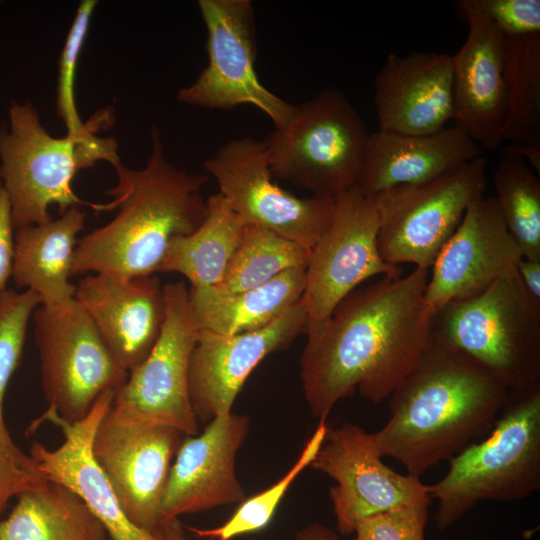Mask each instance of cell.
Returning a JSON list of instances; mask_svg holds the SVG:
<instances>
[{
    "label": "cell",
    "instance_id": "4dcf8cb0",
    "mask_svg": "<svg viewBox=\"0 0 540 540\" xmlns=\"http://www.w3.org/2000/svg\"><path fill=\"white\" fill-rule=\"evenodd\" d=\"M327 428L325 421H319L315 433L287 473L268 489L246 498L223 525L212 529L192 528L191 530L201 537L231 540L234 537L264 529L272 520L290 485L311 464L324 440Z\"/></svg>",
    "mask_w": 540,
    "mask_h": 540
},
{
    "label": "cell",
    "instance_id": "5bb4252c",
    "mask_svg": "<svg viewBox=\"0 0 540 540\" xmlns=\"http://www.w3.org/2000/svg\"><path fill=\"white\" fill-rule=\"evenodd\" d=\"M310 465L335 481L329 497L337 530L344 536L354 533L368 517L429 496L420 478L389 468L373 433L357 424L344 422L327 428Z\"/></svg>",
    "mask_w": 540,
    "mask_h": 540
},
{
    "label": "cell",
    "instance_id": "ba28073f",
    "mask_svg": "<svg viewBox=\"0 0 540 540\" xmlns=\"http://www.w3.org/2000/svg\"><path fill=\"white\" fill-rule=\"evenodd\" d=\"M163 294L160 336L146 359L129 372L106 416L126 425L164 426L194 436L198 421L190 404L188 372L200 328L184 282L163 285Z\"/></svg>",
    "mask_w": 540,
    "mask_h": 540
},
{
    "label": "cell",
    "instance_id": "8fae6325",
    "mask_svg": "<svg viewBox=\"0 0 540 540\" xmlns=\"http://www.w3.org/2000/svg\"><path fill=\"white\" fill-rule=\"evenodd\" d=\"M207 31L208 64L196 80L177 92L186 105L231 110L249 104L266 114L275 129L287 125L296 111L258 79L255 12L250 0H199Z\"/></svg>",
    "mask_w": 540,
    "mask_h": 540
},
{
    "label": "cell",
    "instance_id": "f35d334b",
    "mask_svg": "<svg viewBox=\"0 0 540 540\" xmlns=\"http://www.w3.org/2000/svg\"><path fill=\"white\" fill-rule=\"evenodd\" d=\"M160 530L163 540H188L178 518L163 520Z\"/></svg>",
    "mask_w": 540,
    "mask_h": 540
},
{
    "label": "cell",
    "instance_id": "3957f363",
    "mask_svg": "<svg viewBox=\"0 0 540 540\" xmlns=\"http://www.w3.org/2000/svg\"><path fill=\"white\" fill-rule=\"evenodd\" d=\"M151 153L141 169L114 166L116 185L106 193L118 213L77 241L71 277L89 272L138 277L159 272L170 240L192 233L207 206L201 194L209 177L172 165L153 127Z\"/></svg>",
    "mask_w": 540,
    "mask_h": 540
},
{
    "label": "cell",
    "instance_id": "4fadbf2b",
    "mask_svg": "<svg viewBox=\"0 0 540 540\" xmlns=\"http://www.w3.org/2000/svg\"><path fill=\"white\" fill-rule=\"evenodd\" d=\"M379 225L374 196L353 187L335 197L330 223L309 253L302 296L308 317L306 330L326 320L365 280L402 276L401 267L386 263L379 253Z\"/></svg>",
    "mask_w": 540,
    "mask_h": 540
},
{
    "label": "cell",
    "instance_id": "484cf974",
    "mask_svg": "<svg viewBox=\"0 0 540 540\" xmlns=\"http://www.w3.org/2000/svg\"><path fill=\"white\" fill-rule=\"evenodd\" d=\"M206 206V216L197 229L170 240L159 269L183 275L194 288L221 282L247 225L220 193L211 195Z\"/></svg>",
    "mask_w": 540,
    "mask_h": 540
},
{
    "label": "cell",
    "instance_id": "f546056e",
    "mask_svg": "<svg viewBox=\"0 0 540 540\" xmlns=\"http://www.w3.org/2000/svg\"><path fill=\"white\" fill-rule=\"evenodd\" d=\"M310 250L268 229L246 225L221 282L223 293L240 292L267 283L292 268H307Z\"/></svg>",
    "mask_w": 540,
    "mask_h": 540
},
{
    "label": "cell",
    "instance_id": "44dd1931",
    "mask_svg": "<svg viewBox=\"0 0 540 540\" xmlns=\"http://www.w3.org/2000/svg\"><path fill=\"white\" fill-rule=\"evenodd\" d=\"M85 311L116 364L128 373L157 342L165 320L163 286L154 275L95 273L76 285Z\"/></svg>",
    "mask_w": 540,
    "mask_h": 540
},
{
    "label": "cell",
    "instance_id": "d6a6232c",
    "mask_svg": "<svg viewBox=\"0 0 540 540\" xmlns=\"http://www.w3.org/2000/svg\"><path fill=\"white\" fill-rule=\"evenodd\" d=\"M425 496L368 517L355 528V540H425L428 510Z\"/></svg>",
    "mask_w": 540,
    "mask_h": 540
},
{
    "label": "cell",
    "instance_id": "7c38bea8",
    "mask_svg": "<svg viewBox=\"0 0 540 540\" xmlns=\"http://www.w3.org/2000/svg\"><path fill=\"white\" fill-rule=\"evenodd\" d=\"M204 168L247 225L263 227L310 250L330 223L335 198H300L279 187L272 179L263 140L232 139L204 162Z\"/></svg>",
    "mask_w": 540,
    "mask_h": 540
},
{
    "label": "cell",
    "instance_id": "e0dca14e",
    "mask_svg": "<svg viewBox=\"0 0 540 540\" xmlns=\"http://www.w3.org/2000/svg\"><path fill=\"white\" fill-rule=\"evenodd\" d=\"M307 321L306 306L301 299L259 330L235 335L200 330L188 372V394L198 423H208L231 412L254 368L267 355L287 348L305 333Z\"/></svg>",
    "mask_w": 540,
    "mask_h": 540
},
{
    "label": "cell",
    "instance_id": "2e32d148",
    "mask_svg": "<svg viewBox=\"0 0 540 540\" xmlns=\"http://www.w3.org/2000/svg\"><path fill=\"white\" fill-rule=\"evenodd\" d=\"M522 258L494 196L476 200L431 266L424 292L428 312L434 315L444 305L479 295L516 274Z\"/></svg>",
    "mask_w": 540,
    "mask_h": 540
},
{
    "label": "cell",
    "instance_id": "9c48e42d",
    "mask_svg": "<svg viewBox=\"0 0 540 540\" xmlns=\"http://www.w3.org/2000/svg\"><path fill=\"white\" fill-rule=\"evenodd\" d=\"M487 158L481 155L437 178L374 195L383 260L430 269L468 207L484 196Z\"/></svg>",
    "mask_w": 540,
    "mask_h": 540
},
{
    "label": "cell",
    "instance_id": "d4e9b609",
    "mask_svg": "<svg viewBox=\"0 0 540 540\" xmlns=\"http://www.w3.org/2000/svg\"><path fill=\"white\" fill-rule=\"evenodd\" d=\"M305 285L306 268H292L244 291L223 293L213 287H191L189 297L200 330L235 335L273 323L302 299Z\"/></svg>",
    "mask_w": 540,
    "mask_h": 540
},
{
    "label": "cell",
    "instance_id": "d6986e66",
    "mask_svg": "<svg viewBox=\"0 0 540 540\" xmlns=\"http://www.w3.org/2000/svg\"><path fill=\"white\" fill-rule=\"evenodd\" d=\"M249 428L248 416L231 411L208 422L199 435L185 436L170 468L161 522L247 498L235 460Z\"/></svg>",
    "mask_w": 540,
    "mask_h": 540
},
{
    "label": "cell",
    "instance_id": "5b68a950",
    "mask_svg": "<svg viewBox=\"0 0 540 540\" xmlns=\"http://www.w3.org/2000/svg\"><path fill=\"white\" fill-rule=\"evenodd\" d=\"M447 473L427 485L443 531L485 500H522L540 489V382L508 390L489 431L449 461Z\"/></svg>",
    "mask_w": 540,
    "mask_h": 540
},
{
    "label": "cell",
    "instance_id": "e575fe53",
    "mask_svg": "<svg viewBox=\"0 0 540 540\" xmlns=\"http://www.w3.org/2000/svg\"><path fill=\"white\" fill-rule=\"evenodd\" d=\"M14 226L10 201L0 178V293L6 290L14 260Z\"/></svg>",
    "mask_w": 540,
    "mask_h": 540
},
{
    "label": "cell",
    "instance_id": "6da1fadb",
    "mask_svg": "<svg viewBox=\"0 0 540 540\" xmlns=\"http://www.w3.org/2000/svg\"><path fill=\"white\" fill-rule=\"evenodd\" d=\"M428 275L429 269L415 267L406 276L355 289L305 331L300 377L314 418L325 421L355 390L379 404L412 370L431 339Z\"/></svg>",
    "mask_w": 540,
    "mask_h": 540
},
{
    "label": "cell",
    "instance_id": "8992f818",
    "mask_svg": "<svg viewBox=\"0 0 540 540\" xmlns=\"http://www.w3.org/2000/svg\"><path fill=\"white\" fill-rule=\"evenodd\" d=\"M431 339L466 354L508 390L540 382V306L517 273L440 308L432 317Z\"/></svg>",
    "mask_w": 540,
    "mask_h": 540
},
{
    "label": "cell",
    "instance_id": "8d00e7d4",
    "mask_svg": "<svg viewBox=\"0 0 540 540\" xmlns=\"http://www.w3.org/2000/svg\"><path fill=\"white\" fill-rule=\"evenodd\" d=\"M295 540H341L340 537L327 526L320 523L310 524L300 529Z\"/></svg>",
    "mask_w": 540,
    "mask_h": 540
},
{
    "label": "cell",
    "instance_id": "52a82bcc",
    "mask_svg": "<svg viewBox=\"0 0 540 540\" xmlns=\"http://www.w3.org/2000/svg\"><path fill=\"white\" fill-rule=\"evenodd\" d=\"M369 136L345 94L326 88L296 105L287 125L263 142L273 176L335 198L356 186Z\"/></svg>",
    "mask_w": 540,
    "mask_h": 540
},
{
    "label": "cell",
    "instance_id": "603a6c76",
    "mask_svg": "<svg viewBox=\"0 0 540 540\" xmlns=\"http://www.w3.org/2000/svg\"><path fill=\"white\" fill-rule=\"evenodd\" d=\"M481 155V147L455 126L425 135L378 130L370 133L355 187L374 196L432 180Z\"/></svg>",
    "mask_w": 540,
    "mask_h": 540
},
{
    "label": "cell",
    "instance_id": "1f68e13d",
    "mask_svg": "<svg viewBox=\"0 0 540 540\" xmlns=\"http://www.w3.org/2000/svg\"><path fill=\"white\" fill-rule=\"evenodd\" d=\"M97 3L95 0L80 2L58 59L56 107L67 134L81 131L85 124L76 105L75 82L79 57Z\"/></svg>",
    "mask_w": 540,
    "mask_h": 540
},
{
    "label": "cell",
    "instance_id": "d590c367",
    "mask_svg": "<svg viewBox=\"0 0 540 540\" xmlns=\"http://www.w3.org/2000/svg\"><path fill=\"white\" fill-rule=\"evenodd\" d=\"M517 277L528 297L540 306V260L522 258L517 266Z\"/></svg>",
    "mask_w": 540,
    "mask_h": 540
},
{
    "label": "cell",
    "instance_id": "277c9868",
    "mask_svg": "<svg viewBox=\"0 0 540 540\" xmlns=\"http://www.w3.org/2000/svg\"><path fill=\"white\" fill-rule=\"evenodd\" d=\"M7 116L0 121V178L10 201L14 229L49 221L48 208L53 204L60 214L79 205L96 211L115 209L113 201H84L72 188L79 171L101 161L113 167L121 162L116 139L98 135L113 123L111 108L98 110L81 131L63 137L46 130L31 101L12 100Z\"/></svg>",
    "mask_w": 540,
    "mask_h": 540
},
{
    "label": "cell",
    "instance_id": "4316f807",
    "mask_svg": "<svg viewBox=\"0 0 540 540\" xmlns=\"http://www.w3.org/2000/svg\"><path fill=\"white\" fill-rule=\"evenodd\" d=\"M16 497L0 520V540H108L102 523L63 485L48 481Z\"/></svg>",
    "mask_w": 540,
    "mask_h": 540
},
{
    "label": "cell",
    "instance_id": "83f0119b",
    "mask_svg": "<svg viewBox=\"0 0 540 540\" xmlns=\"http://www.w3.org/2000/svg\"><path fill=\"white\" fill-rule=\"evenodd\" d=\"M504 139L540 147V33L504 35Z\"/></svg>",
    "mask_w": 540,
    "mask_h": 540
},
{
    "label": "cell",
    "instance_id": "30bf717a",
    "mask_svg": "<svg viewBox=\"0 0 540 540\" xmlns=\"http://www.w3.org/2000/svg\"><path fill=\"white\" fill-rule=\"evenodd\" d=\"M46 411L67 422L83 419L106 392L128 378L111 357L92 321L74 300L34 311Z\"/></svg>",
    "mask_w": 540,
    "mask_h": 540
},
{
    "label": "cell",
    "instance_id": "7a4b0ae2",
    "mask_svg": "<svg viewBox=\"0 0 540 540\" xmlns=\"http://www.w3.org/2000/svg\"><path fill=\"white\" fill-rule=\"evenodd\" d=\"M507 394L475 360L430 339L388 398L390 416L373 433L377 449L420 478L489 432Z\"/></svg>",
    "mask_w": 540,
    "mask_h": 540
},
{
    "label": "cell",
    "instance_id": "cb8c5ba5",
    "mask_svg": "<svg viewBox=\"0 0 540 540\" xmlns=\"http://www.w3.org/2000/svg\"><path fill=\"white\" fill-rule=\"evenodd\" d=\"M86 212L71 207L55 220L26 225L14 231L12 279L17 287L33 290L46 307L74 301L76 285L69 282L77 235Z\"/></svg>",
    "mask_w": 540,
    "mask_h": 540
},
{
    "label": "cell",
    "instance_id": "ac0fdd59",
    "mask_svg": "<svg viewBox=\"0 0 540 540\" xmlns=\"http://www.w3.org/2000/svg\"><path fill=\"white\" fill-rule=\"evenodd\" d=\"M456 4L468 34L452 55V120L481 149L494 150L505 141L504 34L476 0Z\"/></svg>",
    "mask_w": 540,
    "mask_h": 540
},
{
    "label": "cell",
    "instance_id": "f1b7e54d",
    "mask_svg": "<svg viewBox=\"0 0 540 540\" xmlns=\"http://www.w3.org/2000/svg\"><path fill=\"white\" fill-rule=\"evenodd\" d=\"M494 196L523 257L540 260V181L530 166L504 147L493 173Z\"/></svg>",
    "mask_w": 540,
    "mask_h": 540
},
{
    "label": "cell",
    "instance_id": "9a60e30c",
    "mask_svg": "<svg viewBox=\"0 0 540 540\" xmlns=\"http://www.w3.org/2000/svg\"><path fill=\"white\" fill-rule=\"evenodd\" d=\"M182 435L170 427L118 423L106 414L97 428L93 455L125 516L142 530H160L161 504Z\"/></svg>",
    "mask_w": 540,
    "mask_h": 540
},
{
    "label": "cell",
    "instance_id": "74e56055",
    "mask_svg": "<svg viewBox=\"0 0 540 540\" xmlns=\"http://www.w3.org/2000/svg\"><path fill=\"white\" fill-rule=\"evenodd\" d=\"M509 150L518 154L536 173L540 172V147L512 143L506 146Z\"/></svg>",
    "mask_w": 540,
    "mask_h": 540
},
{
    "label": "cell",
    "instance_id": "836d02e7",
    "mask_svg": "<svg viewBox=\"0 0 540 540\" xmlns=\"http://www.w3.org/2000/svg\"><path fill=\"white\" fill-rule=\"evenodd\" d=\"M504 35L540 33L539 0H476Z\"/></svg>",
    "mask_w": 540,
    "mask_h": 540
},
{
    "label": "cell",
    "instance_id": "ffe728a7",
    "mask_svg": "<svg viewBox=\"0 0 540 540\" xmlns=\"http://www.w3.org/2000/svg\"><path fill=\"white\" fill-rule=\"evenodd\" d=\"M114 395V391L104 393L86 417L72 423L45 411L32 422L28 431L34 432L41 424L49 422L61 430L64 441L53 450L34 441L29 455L47 481L65 486L86 504L111 540H163L161 530L151 533L128 520L110 481L93 455L95 433Z\"/></svg>",
    "mask_w": 540,
    "mask_h": 540
},
{
    "label": "cell",
    "instance_id": "7402d4cb",
    "mask_svg": "<svg viewBox=\"0 0 540 540\" xmlns=\"http://www.w3.org/2000/svg\"><path fill=\"white\" fill-rule=\"evenodd\" d=\"M379 130L435 133L452 120V55L390 53L374 79Z\"/></svg>",
    "mask_w": 540,
    "mask_h": 540
}]
</instances>
